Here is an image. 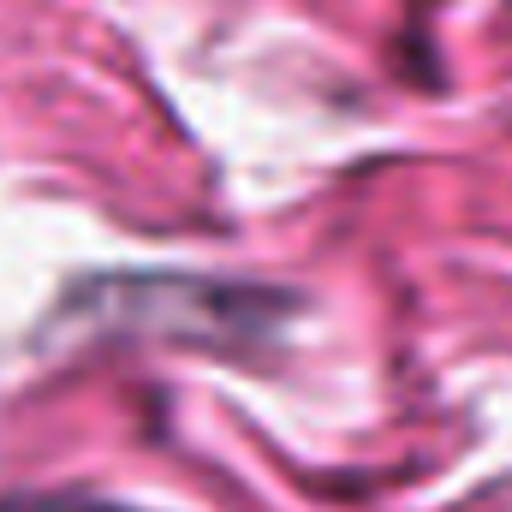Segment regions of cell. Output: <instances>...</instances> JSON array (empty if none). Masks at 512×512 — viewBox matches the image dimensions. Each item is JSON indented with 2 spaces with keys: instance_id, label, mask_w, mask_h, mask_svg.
<instances>
[{
  "instance_id": "1",
  "label": "cell",
  "mask_w": 512,
  "mask_h": 512,
  "mask_svg": "<svg viewBox=\"0 0 512 512\" xmlns=\"http://www.w3.org/2000/svg\"><path fill=\"white\" fill-rule=\"evenodd\" d=\"M0 512H126V507L90 501V495H6Z\"/></svg>"
}]
</instances>
